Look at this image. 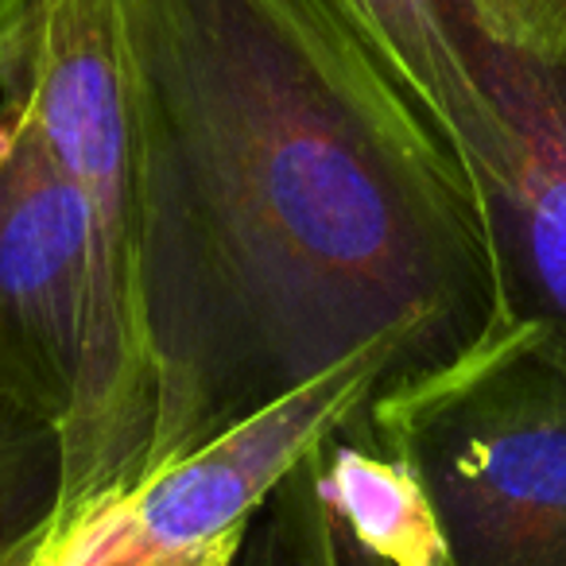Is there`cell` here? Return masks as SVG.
<instances>
[{"instance_id": "obj_7", "label": "cell", "mask_w": 566, "mask_h": 566, "mask_svg": "<svg viewBox=\"0 0 566 566\" xmlns=\"http://www.w3.org/2000/svg\"><path fill=\"white\" fill-rule=\"evenodd\" d=\"M369 408V403H365ZM365 408L318 442V478L354 539L385 566H450L419 481L369 434Z\"/></svg>"}, {"instance_id": "obj_9", "label": "cell", "mask_w": 566, "mask_h": 566, "mask_svg": "<svg viewBox=\"0 0 566 566\" xmlns=\"http://www.w3.org/2000/svg\"><path fill=\"white\" fill-rule=\"evenodd\" d=\"M493 48L527 59H566V0H450Z\"/></svg>"}, {"instance_id": "obj_1", "label": "cell", "mask_w": 566, "mask_h": 566, "mask_svg": "<svg viewBox=\"0 0 566 566\" xmlns=\"http://www.w3.org/2000/svg\"><path fill=\"white\" fill-rule=\"evenodd\" d=\"M125 28L148 478L380 342L416 380L501 326L462 164L334 0H125Z\"/></svg>"}, {"instance_id": "obj_2", "label": "cell", "mask_w": 566, "mask_h": 566, "mask_svg": "<svg viewBox=\"0 0 566 566\" xmlns=\"http://www.w3.org/2000/svg\"><path fill=\"white\" fill-rule=\"evenodd\" d=\"M0 385L63 439V543L148 478L156 403L133 280L86 195L0 105Z\"/></svg>"}, {"instance_id": "obj_6", "label": "cell", "mask_w": 566, "mask_h": 566, "mask_svg": "<svg viewBox=\"0 0 566 566\" xmlns=\"http://www.w3.org/2000/svg\"><path fill=\"white\" fill-rule=\"evenodd\" d=\"M365 48L408 102L442 136L470 187H485L504 164L509 128L465 51L447 0H334Z\"/></svg>"}, {"instance_id": "obj_11", "label": "cell", "mask_w": 566, "mask_h": 566, "mask_svg": "<svg viewBox=\"0 0 566 566\" xmlns=\"http://www.w3.org/2000/svg\"><path fill=\"white\" fill-rule=\"evenodd\" d=\"M315 450L307 454V532H311V547H315V563L318 566H385L377 555H369V551L354 539L346 520L334 512L331 496H326V489H323V478H318Z\"/></svg>"}, {"instance_id": "obj_5", "label": "cell", "mask_w": 566, "mask_h": 566, "mask_svg": "<svg viewBox=\"0 0 566 566\" xmlns=\"http://www.w3.org/2000/svg\"><path fill=\"white\" fill-rule=\"evenodd\" d=\"M450 12L509 128L501 171L473 190L501 323L527 331L566 369V59L493 48L454 4Z\"/></svg>"}, {"instance_id": "obj_10", "label": "cell", "mask_w": 566, "mask_h": 566, "mask_svg": "<svg viewBox=\"0 0 566 566\" xmlns=\"http://www.w3.org/2000/svg\"><path fill=\"white\" fill-rule=\"evenodd\" d=\"M237 566H318L307 532V458L256 512Z\"/></svg>"}, {"instance_id": "obj_8", "label": "cell", "mask_w": 566, "mask_h": 566, "mask_svg": "<svg viewBox=\"0 0 566 566\" xmlns=\"http://www.w3.org/2000/svg\"><path fill=\"white\" fill-rule=\"evenodd\" d=\"M63 493L59 431L0 385V566H55Z\"/></svg>"}, {"instance_id": "obj_3", "label": "cell", "mask_w": 566, "mask_h": 566, "mask_svg": "<svg viewBox=\"0 0 566 566\" xmlns=\"http://www.w3.org/2000/svg\"><path fill=\"white\" fill-rule=\"evenodd\" d=\"M369 434L419 481L450 566H566V369L520 326L380 385Z\"/></svg>"}, {"instance_id": "obj_4", "label": "cell", "mask_w": 566, "mask_h": 566, "mask_svg": "<svg viewBox=\"0 0 566 566\" xmlns=\"http://www.w3.org/2000/svg\"><path fill=\"white\" fill-rule=\"evenodd\" d=\"M0 105L32 125L86 195L133 280L136 128L125 0H0Z\"/></svg>"}]
</instances>
